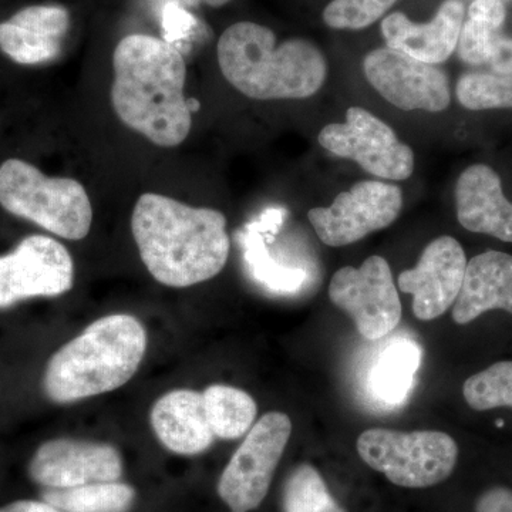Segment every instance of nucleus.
Here are the masks:
<instances>
[{
	"mask_svg": "<svg viewBox=\"0 0 512 512\" xmlns=\"http://www.w3.org/2000/svg\"><path fill=\"white\" fill-rule=\"evenodd\" d=\"M35 483L53 490L93 483L119 481L123 460L110 444L76 439L46 441L37 448L29 464Z\"/></svg>",
	"mask_w": 512,
	"mask_h": 512,
	"instance_id": "nucleus-13",
	"label": "nucleus"
},
{
	"mask_svg": "<svg viewBox=\"0 0 512 512\" xmlns=\"http://www.w3.org/2000/svg\"><path fill=\"white\" fill-rule=\"evenodd\" d=\"M505 18L507 10L501 0H474L458 37L460 59L471 66L490 63L498 43L503 39L501 29Z\"/></svg>",
	"mask_w": 512,
	"mask_h": 512,
	"instance_id": "nucleus-20",
	"label": "nucleus"
},
{
	"mask_svg": "<svg viewBox=\"0 0 512 512\" xmlns=\"http://www.w3.org/2000/svg\"><path fill=\"white\" fill-rule=\"evenodd\" d=\"M454 197L461 227L512 244V202L505 198L494 168L485 164L468 167L458 177Z\"/></svg>",
	"mask_w": 512,
	"mask_h": 512,
	"instance_id": "nucleus-17",
	"label": "nucleus"
},
{
	"mask_svg": "<svg viewBox=\"0 0 512 512\" xmlns=\"http://www.w3.org/2000/svg\"><path fill=\"white\" fill-rule=\"evenodd\" d=\"M284 512H346L329 493L319 471L302 464L286 480L282 494Z\"/></svg>",
	"mask_w": 512,
	"mask_h": 512,
	"instance_id": "nucleus-24",
	"label": "nucleus"
},
{
	"mask_svg": "<svg viewBox=\"0 0 512 512\" xmlns=\"http://www.w3.org/2000/svg\"><path fill=\"white\" fill-rule=\"evenodd\" d=\"M363 72L373 89L397 109L440 113L450 106V83L436 64L380 47L367 53Z\"/></svg>",
	"mask_w": 512,
	"mask_h": 512,
	"instance_id": "nucleus-12",
	"label": "nucleus"
},
{
	"mask_svg": "<svg viewBox=\"0 0 512 512\" xmlns=\"http://www.w3.org/2000/svg\"><path fill=\"white\" fill-rule=\"evenodd\" d=\"M0 205L15 217L70 241L86 238L92 228V202L79 181L47 177L18 158L0 165Z\"/></svg>",
	"mask_w": 512,
	"mask_h": 512,
	"instance_id": "nucleus-5",
	"label": "nucleus"
},
{
	"mask_svg": "<svg viewBox=\"0 0 512 512\" xmlns=\"http://www.w3.org/2000/svg\"><path fill=\"white\" fill-rule=\"evenodd\" d=\"M319 144L335 156L356 161L366 173L382 180L412 177L414 153L392 127L362 107H350L345 123H332L319 133Z\"/></svg>",
	"mask_w": 512,
	"mask_h": 512,
	"instance_id": "nucleus-8",
	"label": "nucleus"
},
{
	"mask_svg": "<svg viewBox=\"0 0 512 512\" xmlns=\"http://www.w3.org/2000/svg\"><path fill=\"white\" fill-rule=\"evenodd\" d=\"M42 500L62 512H128L136 501V490L120 481H107L63 490L46 488Z\"/></svg>",
	"mask_w": 512,
	"mask_h": 512,
	"instance_id": "nucleus-23",
	"label": "nucleus"
},
{
	"mask_svg": "<svg viewBox=\"0 0 512 512\" xmlns=\"http://www.w3.org/2000/svg\"><path fill=\"white\" fill-rule=\"evenodd\" d=\"M141 261L157 282L171 288L210 281L227 265V218L212 208H195L147 192L131 217Z\"/></svg>",
	"mask_w": 512,
	"mask_h": 512,
	"instance_id": "nucleus-2",
	"label": "nucleus"
},
{
	"mask_svg": "<svg viewBox=\"0 0 512 512\" xmlns=\"http://www.w3.org/2000/svg\"><path fill=\"white\" fill-rule=\"evenodd\" d=\"M467 258L453 237L431 241L413 269L399 276V289L414 296V316L420 320L440 318L456 303L466 275Z\"/></svg>",
	"mask_w": 512,
	"mask_h": 512,
	"instance_id": "nucleus-14",
	"label": "nucleus"
},
{
	"mask_svg": "<svg viewBox=\"0 0 512 512\" xmlns=\"http://www.w3.org/2000/svg\"><path fill=\"white\" fill-rule=\"evenodd\" d=\"M357 453L394 485L427 488L443 483L457 466L458 446L443 431L370 429L357 439Z\"/></svg>",
	"mask_w": 512,
	"mask_h": 512,
	"instance_id": "nucleus-6",
	"label": "nucleus"
},
{
	"mask_svg": "<svg viewBox=\"0 0 512 512\" xmlns=\"http://www.w3.org/2000/svg\"><path fill=\"white\" fill-rule=\"evenodd\" d=\"M494 309L512 315V256L487 251L467 262L460 295L453 306V319L467 325Z\"/></svg>",
	"mask_w": 512,
	"mask_h": 512,
	"instance_id": "nucleus-19",
	"label": "nucleus"
},
{
	"mask_svg": "<svg viewBox=\"0 0 512 512\" xmlns=\"http://www.w3.org/2000/svg\"><path fill=\"white\" fill-rule=\"evenodd\" d=\"M403 194L397 185L383 181H360L348 191L340 192L330 207L309 211L316 235L328 247L355 244L390 227L402 211Z\"/></svg>",
	"mask_w": 512,
	"mask_h": 512,
	"instance_id": "nucleus-10",
	"label": "nucleus"
},
{
	"mask_svg": "<svg viewBox=\"0 0 512 512\" xmlns=\"http://www.w3.org/2000/svg\"><path fill=\"white\" fill-rule=\"evenodd\" d=\"M192 18L183 9L177 6H168L164 13V29L167 32L168 40L178 39L184 36L187 29L190 28Z\"/></svg>",
	"mask_w": 512,
	"mask_h": 512,
	"instance_id": "nucleus-29",
	"label": "nucleus"
},
{
	"mask_svg": "<svg viewBox=\"0 0 512 512\" xmlns=\"http://www.w3.org/2000/svg\"><path fill=\"white\" fill-rule=\"evenodd\" d=\"M202 396L208 423L218 439H239L254 426L258 406L254 397L244 390L225 384H212Z\"/></svg>",
	"mask_w": 512,
	"mask_h": 512,
	"instance_id": "nucleus-22",
	"label": "nucleus"
},
{
	"mask_svg": "<svg viewBox=\"0 0 512 512\" xmlns=\"http://www.w3.org/2000/svg\"><path fill=\"white\" fill-rule=\"evenodd\" d=\"M69 28L70 15L63 6H29L0 23V50L25 66L49 63L62 53Z\"/></svg>",
	"mask_w": 512,
	"mask_h": 512,
	"instance_id": "nucleus-16",
	"label": "nucleus"
},
{
	"mask_svg": "<svg viewBox=\"0 0 512 512\" xmlns=\"http://www.w3.org/2000/svg\"><path fill=\"white\" fill-rule=\"evenodd\" d=\"M463 394L468 406L477 412L512 407V360L495 363L468 377Z\"/></svg>",
	"mask_w": 512,
	"mask_h": 512,
	"instance_id": "nucleus-26",
	"label": "nucleus"
},
{
	"mask_svg": "<svg viewBox=\"0 0 512 512\" xmlns=\"http://www.w3.org/2000/svg\"><path fill=\"white\" fill-rule=\"evenodd\" d=\"M488 66H490L491 72H512V39L510 37L503 36Z\"/></svg>",
	"mask_w": 512,
	"mask_h": 512,
	"instance_id": "nucleus-30",
	"label": "nucleus"
},
{
	"mask_svg": "<svg viewBox=\"0 0 512 512\" xmlns=\"http://www.w3.org/2000/svg\"><path fill=\"white\" fill-rule=\"evenodd\" d=\"M150 421L161 444L180 456H197L214 443L204 396L194 390L178 389L164 394L151 409Z\"/></svg>",
	"mask_w": 512,
	"mask_h": 512,
	"instance_id": "nucleus-18",
	"label": "nucleus"
},
{
	"mask_svg": "<svg viewBox=\"0 0 512 512\" xmlns=\"http://www.w3.org/2000/svg\"><path fill=\"white\" fill-rule=\"evenodd\" d=\"M466 19L461 0L441 3L429 23H414L402 12H394L382 22L387 47L406 53L424 63L440 64L456 52L458 37Z\"/></svg>",
	"mask_w": 512,
	"mask_h": 512,
	"instance_id": "nucleus-15",
	"label": "nucleus"
},
{
	"mask_svg": "<svg viewBox=\"0 0 512 512\" xmlns=\"http://www.w3.org/2000/svg\"><path fill=\"white\" fill-rule=\"evenodd\" d=\"M421 363V349L413 340L396 339L383 350L370 375V387L377 399L400 404L412 390Z\"/></svg>",
	"mask_w": 512,
	"mask_h": 512,
	"instance_id": "nucleus-21",
	"label": "nucleus"
},
{
	"mask_svg": "<svg viewBox=\"0 0 512 512\" xmlns=\"http://www.w3.org/2000/svg\"><path fill=\"white\" fill-rule=\"evenodd\" d=\"M476 512H512L510 488L493 487L478 497Z\"/></svg>",
	"mask_w": 512,
	"mask_h": 512,
	"instance_id": "nucleus-28",
	"label": "nucleus"
},
{
	"mask_svg": "<svg viewBox=\"0 0 512 512\" xmlns=\"http://www.w3.org/2000/svg\"><path fill=\"white\" fill-rule=\"evenodd\" d=\"M72 255L56 239L32 235L0 256V309L32 298H53L72 289Z\"/></svg>",
	"mask_w": 512,
	"mask_h": 512,
	"instance_id": "nucleus-11",
	"label": "nucleus"
},
{
	"mask_svg": "<svg viewBox=\"0 0 512 512\" xmlns=\"http://www.w3.org/2000/svg\"><path fill=\"white\" fill-rule=\"evenodd\" d=\"M291 433V419L279 412L266 413L248 431L218 481V495L231 512H251L262 504Z\"/></svg>",
	"mask_w": 512,
	"mask_h": 512,
	"instance_id": "nucleus-7",
	"label": "nucleus"
},
{
	"mask_svg": "<svg viewBox=\"0 0 512 512\" xmlns=\"http://www.w3.org/2000/svg\"><path fill=\"white\" fill-rule=\"evenodd\" d=\"M184 2L188 3V5H197V3L204 2L211 6V8H221V6L227 5L231 0H184Z\"/></svg>",
	"mask_w": 512,
	"mask_h": 512,
	"instance_id": "nucleus-32",
	"label": "nucleus"
},
{
	"mask_svg": "<svg viewBox=\"0 0 512 512\" xmlns=\"http://www.w3.org/2000/svg\"><path fill=\"white\" fill-rule=\"evenodd\" d=\"M146 350L147 333L140 320L104 316L50 357L43 390L57 404L113 392L136 375Z\"/></svg>",
	"mask_w": 512,
	"mask_h": 512,
	"instance_id": "nucleus-4",
	"label": "nucleus"
},
{
	"mask_svg": "<svg viewBox=\"0 0 512 512\" xmlns=\"http://www.w3.org/2000/svg\"><path fill=\"white\" fill-rule=\"evenodd\" d=\"M113 70L111 106L121 123L158 147L183 144L194 111L184 96L180 50L158 37L126 36L114 50Z\"/></svg>",
	"mask_w": 512,
	"mask_h": 512,
	"instance_id": "nucleus-1",
	"label": "nucleus"
},
{
	"mask_svg": "<svg viewBox=\"0 0 512 512\" xmlns=\"http://www.w3.org/2000/svg\"><path fill=\"white\" fill-rule=\"evenodd\" d=\"M0 512H62L45 501L22 500L0 507Z\"/></svg>",
	"mask_w": 512,
	"mask_h": 512,
	"instance_id": "nucleus-31",
	"label": "nucleus"
},
{
	"mask_svg": "<svg viewBox=\"0 0 512 512\" xmlns=\"http://www.w3.org/2000/svg\"><path fill=\"white\" fill-rule=\"evenodd\" d=\"M329 298L352 316L360 335L367 340L384 338L402 319V302L392 269L382 256H370L360 268L339 269L330 281Z\"/></svg>",
	"mask_w": 512,
	"mask_h": 512,
	"instance_id": "nucleus-9",
	"label": "nucleus"
},
{
	"mask_svg": "<svg viewBox=\"0 0 512 512\" xmlns=\"http://www.w3.org/2000/svg\"><path fill=\"white\" fill-rule=\"evenodd\" d=\"M218 63L225 80L254 100H299L318 93L328 63L305 39L278 45L275 33L254 22H238L222 33Z\"/></svg>",
	"mask_w": 512,
	"mask_h": 512,
	"instance_id": "nucleus-3",
	"label": "nucleus"
},
{
	"mask_svg": "<svg viewBox=\"0 0 512 512\" xmlns=\"http://www.w3.org/2000/svg\"><path fill=\"white\" fill-rule=\"evenodd\" d=\"M399 0H332L323 20L332 29H365L377 22Z\"/></svg>",
	"mask_w": 512,
	"mask_h": 512,
	"instance_id": "nucleus-27",
	"label": "nucleus"
},
{
	"mask_svg": "<svg viewBox=\"0 0 512 512\" xmlns=\"http://www.w3.org/2000/svg\"><path fill=\"white\" fill-rule=\"evenodd\" d=\"M456 94L461 106L468 110L512 109V72L463 74Z\"/></svg>",
	"mask_w": 512,
	"mask_h": 512,
	"instance_id": "nucleus-25",
	"label": "nucleus"
}]
</instances>
